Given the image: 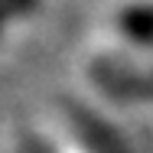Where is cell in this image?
<instances>
[{
  "label": "cell",
  "mask_w": 153,
  "mask_h": 153,
  "mask_svg": "<svg viewBox=\"0 0 153 153\" xmlns=\"http://www.w3.org/2000/svg\"><path fill=\"white\" fill-rule=\"evenodd\" d=\"M91 82L114 101H153V65L124 56H94L88 62Z\"/></svg>",
  "instance_id": "6da1fadb"
},
{
  "label": "cell",
  "mask_w": 153,
  "mask_h": 153,
  "mask_svg": "<svg viewBox=\"0 0 153 153\" xmlns=\"http://www.w3.org/2000/svg\"><path fill=\"white\" fill-rule=\"evenodd\" d=\"M114 26L127 42L153 49V0H130L114 16Z\"/></svg>",
  "instance_id": "7a4b0ae2"
},
{
  "label": "cell",
  "mask_w": 153,
  "mask_h": 153,
  "mask_svg": "<svg viewBox=\"0 0 153 153\" xmlns=\"http://www.w3.org/2000/svg\"><path fill=\"white\" fill-rule=\"evenodd\" d=\"M36 3L39 0H0V33H3L7 23H13L20 16H26L30 10H36Z\"/></svg>",
  "instance_id": "3957f363"
}]
</instances>
